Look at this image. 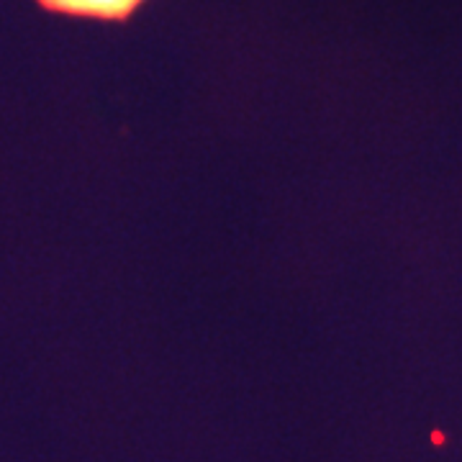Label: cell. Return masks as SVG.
I'll use <instances>...</instances> for the list:
<instances>
[{
  "label": "cell",
  "mask_w": 462,
  "mask_h": 462,
  "mask_svg": "<svg viewBox=\"0 0 462 462\" xmlns=\"http://www.w3.org/2000/svg\"><path fill=\"white\" fill-rule=\"evenodd\" d=\"M42 8L78 18L98 21H126L144 0H36Z\"/></svg>",
  "instance_id": "1"
}]
</instances>
